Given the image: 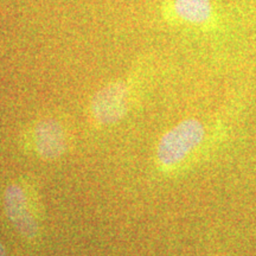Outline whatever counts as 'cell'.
Returning a JSON list of instances; mask_svg holds the SVG:
<instances>
[{
  "instance_id": "6da1fadb",
  "label": "cell",
  "mask_w": 256,
  "mask_h": 256,
  "mask_svg": "<svg viewBox=\"0 0 256 256\" xmlns=\"http://www.w3.org/2000/svg\"><path fill=\"white\" fill-rule=\"evenodd\" d=\"M206 127L197 119H186L168 130L156 147V162L162 171L171 172L184 165L206 139Z\"/></svg>"
},
{
  "instance_id": "7a4b0ae2",
  "label": "cell",
  "mask_w": 256,
  "mask_h": 256,
  "mask_svg": "<svg viewBox=\"0 0 256 256\" xmlns=\"http://www.w3.org/2000/svg\"><path fill=\"white\" fill-rule=\"evenodd\" d=\"M4 206L10 222L24 238H40L44 216L34 185L26 180L10 185L5 191Z\"/></svg>"
},
{
  "instance_id": "3957f363",
  "label": "cell",
  "mask_w": 256,
  "mask_h": 256,
  "mask_svg": "<svg viewBox=\"0 0 256 256\" xmlns=\"http://www.w3.org/2000/svg\"><path fill=\"white\" fill-rule=\"evenodd\" d=\"M130 110V89L122 81H115L101 88L90 102V116L94 124L110 126L119 122Z\"/></svg>"
},
{
  "instance_id": "277c9868",
  "label": "cell",
  "mask_w": 256,
  "mask_h": 256,
  "mask_svg": "<svg viewBox=\"0 0 256 256\" xmlns=\"http://www.w3.org/2000/svg\"><path fill=\"white\" fill-rule=\"evenodd\" d=\"M34 151L40 159L56 160L62 156L68 148V136L66 128L56 119L38 121L31 134Z\"/></svg>"
},
{
  "instance_id": "5b68a950",
  "label": "cell",
  "mask_w": 256,
  "mask_h": 256,
  "mask_svg": "<svg viewBox=\"0 0 256 256\" xmlns=\"http://www.w3.org/2000/svg\"><path fill=\"white\" fill-rule=\"evenodd\" d=\"M168 17L194 26L215 24V8L211 0H170Z\"/></svg>"
},
{
  "instance_id": "8992f818",
  "label": "cell",
  "mask_w": 256,
  "mask_h": 256,
  "mask_svg": "<svg viewBox=\"0 0 256 256\" xmlns=\"http://www.w3.org/2000/svg\"><path fill=\"white\" fill-rule=\"evenodd\" d=\"M0 256H6V252H5L4 247H2V243H0Z\"/></svg>"
}]
</instances>
